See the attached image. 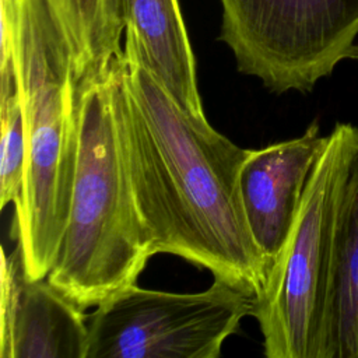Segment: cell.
Instances as JSON below:
<instances>
[{"instance_id": "obj_1", "label": "cell", "mask_w": 358, "mask_h": 358, "mask_svg": "<svg viewBox=\"0 0 358 358\" xmlns=\"http://www.w3.org/2000/svg\"><path fill=\"white\" fill-rule=\"evenodd\" d=\"M126 166L152 253L176 255L252 294L268 263L255 243L238 176L249 150L182 109L124 29L113 85Z\"/></svg>"}, {"instance_id": "obj_2", "label": "cell", "mask_w": 358, "mask_h": 358, "mask_svg": "<svg viewBox=\"0 0 358 358\" xmlns=\"http://www.w3.org/2000/svg\"><path fill=\"white\" fill-rule=\"evenodd\" d=\"M1 53L14 63L28 161L14 235L27 273L48 277L62 243L78 162V90L71 50L48 0H1Z\"/></svg>"}, {"instance_id": "obj_3", "label": "cell", "mask_w": 358, "mask_h": 358, "mask_svg": "<svg viewBox=\"0 0 358 358\" xmlns=\"http://www.w3.org/2000/svg\"><path fill=\"white\" fill-rule=\"evenodd\" d=\"M122 56L103 76L78 88V162L67 227L48 274L83 309L136 284L154 256L115 113L113 85Z\"/></svg>"}, {"instance_id": "obj_4", "label": "cell", "mask_w": 358, "mask_h": 358, "mask_svg": "<svg viewBox=\"0 0 358 358\" xmlns=\"http://www.w3.org/2000/svg\"><path fill=\"white\" fill-rule=\"evenodd\" d=\"M358 129L337 123L306 183L291 232L268 267L252 316L268 358H322L336 232Z\"/></svg>"}, {"instance_id": "obj_5", "label": "cell", "mask_w": 358, "mask_h": 358, "mask_svg": "<svg viewBox=\"0 0 358 358\" xmlns=\"http://www.w3.org/2000/svg\"><path fill=\"white\" fill-rule=\"evenodd\" d=\"M255 296L214 277L200 292L127 285L88 316L85 358H218Z\"/></svg>"}, {"instance_id": "obj_6", "label": "cell", "mask_w": 358, "mask_h": 358, "mask_svg": "<svg viewBox=\"0 0 358 358\" xmlns=\"http://www.w3.org/2000/svg\"><path fill=\"white\" fill-rule=\"evenodd\" d=\"M0 271V358H85V309L48 277L28 275L18 241L1 250Z\"/></svg>"}, {"instance_id": "obj_7", "label": "cell", "mask_w": 358, "mask_h": 358, "mask_svg": "<svg viewBox=\"0 0 358 358\" xmlns=\"http://www.w3.org/2000/svg\"><path fill=\"white\" fill-rule=\"evenodd\" d=\"M327 136L312 123L302 136L249 150L238 176L250 235L268 267L284 246Z\"/></svg>"}, {"instance_id": "obj_8", "label": "cell", "mask_w": 358, "mask_h": 358, "mask_svg": "<svg viewBox=\"0 0 358 358\" xmlns=\"http://www.w3.org/2000/svg\"><path fill=\"white\" fill-rule=\"evenodd\" d=\"M123 21L158 81L186 112L204 116L196 63L178 0H120Z\"/></svg>"}, {"instance_id": "obj_9", "label": "cell", "mask_w": 358, "mask_h": 358, "mask_svg": "<svg viewBox=\"0 0 358 358\" xmlns=\"http://www.w3.org/2000/svg\"><path fill=\"white\" fill-rule=\"evenodd\" d=\"M322 358H358V151L338 213Z\"/></svg>"}, {"instance_id": "obj_10", "label": "cell", "mask_w": 358, "mask_h": 358, "mask_svg": "<svg viewBox=\"0 0 358 358\" xmlns=\"http://www.w3.org/2000/svg\"><path fill=\"white\" fill-rule=\"evenodd\" d=\"M70 50L77 90L103 76L123 55L120 0H48Z\"/></svg>"}, {"instance_id": "obj_11", "label": "cell", "mask_w": 358, "mask_h": 358, "mask_svg": "<svg viewBox=\"0 0 358 358\" xmlns=\"http://www.w3.org/2000/svg\"><path fill=\"white\" fill-rule=\"evenodd\" d=\"M0 207L4 208L20 199L28 161L27 129L18 91L0 98Z\"/></svg>"}, {"instance_id": "obj_12", "label": "cell", "mask_w": 358, "mask_h": 358, "mask_svg": "<svg viewBox=\"0 0 358 358\" xmlns=\"http://www.w3.org/2000/svg\"><path fill=\"white\" fill-rule=\"evenodd\" d=\"M348 59H354V60L358 62V45H354V46H352V49L350 50Z\"/></svg>"}]
</instances>
